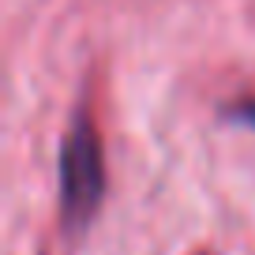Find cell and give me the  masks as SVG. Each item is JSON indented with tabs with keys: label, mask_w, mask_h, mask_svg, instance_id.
Wrapping results in <instances>:
<instances>
[{
	"label": "cell",
	"mask_w": 255,
	"mask_h": 255,
	"mask_svg": "<svg viewBox=\"0 0 255 255\" xmlns=\"http://www.w3.org/2000/svg\"><path fill=\"white\" fill-rule=\"evenodd\" d=\"M105 191V158L90 120H75L60 146V210L68 225H87L102 207Z\"/></svg>",
	"instance_id": "6da1fadb"
}]
</instances>
